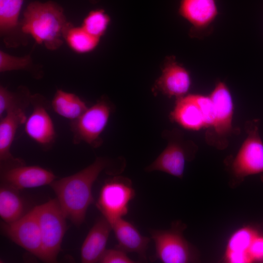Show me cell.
<instances>
[{"label":"cell","instance_id":"obj_15","mask_svg":"<svg viewBox=\"0 0 263 263\" xmlns=\"http://www.w3.org/2000/svg\"><path fill=\"white\" fill-rule=\"evenodd\" d=\"M191 84L188 71L176 61L174 56H169L164 62L161 75L155 81L152 92L177 99L186 95Z\"/></svg>","mask_w":263,"mask_h":263},{"label":"cell","instance_id":"obj_1","mask_svg":"<svg viewBox=\"0 0 263 263\" xmlns=\"http://www.w3.org/2000/svg\"><path fill=\"white\" fill-rule=\"evenodd\" d=\"M125 167L123 158L112 160L98 157L76 173L53 181L49 185L67 219L76 226H80L85 221L88 207L94 202L92 187L99 174L108 170L111 174L117 175Z\"/></svg>","mask_w":263,"mask_h":263},{"label":"cell","instance_id":"obj_27","mask_svg":"<svg viewBox=\"0 0 263 263\" xmlns=\"http://www.w3.org/2000/svg\"><path fill=\"white\" fill-rule=\"evenodd\" d=\"M126 252L116 247L115 249H106L100 258L101 263H134L135 261L131 259Z\"/></svg>","mask_w":263,"mask_h":263},{"label":"cell","instance_id":"obj_9","mask_svg":"<svg viewBox=\"0 0 263 263\" xmlns=\"http://www.w3.org/2000/svg\"><path fill=\"white\" fill-rule=\"evenodd\" d=\"M209 97L213 104L215 116L206 138L210 145L223 150L228 145V137L233 132V100L228 87L222 81L217 83Z\"/></svg>","mask_w":263,"mask_h":263},{"label":"cell","instance_id":"obj_7","mask_svg":"<svg viewBox=\"0 0 263 263\" xmlns=\"http://www.w3.org/2000/svg\"><path fill=\"white\" fill-rule=\"evenodd\" d=\"M135 196V191L131 180L115 175L104 183L96 205L112 225L128 214L129 204Z\"/></svg>","mask_w":263,"mask_h":263},{"label":"cell","instance_id":"obj_6","mask_svg":"<svg viewBox=\"0 0 263 263\" xmlns=\"http://www.w3.org/2000/svg\"><path fill=\"white\" fill-rule=\"evenodd\" d=\"M162 135L167 140V146L145 170L162 171L182 179L186 163L194 158L197 147L191 141L185 140L181 131L177 129L163 131Z\"/></svg>","mask_w":263,"mask_h":263},{"label":"cell","instance_id":"obj_14","mask_svg":"<svg viewBox=\"0 0 263 263\" xmlns=\"http://www.w3.org/2000/svg\"><path fill=\"white\" fill-rule=\"evenodd\" d=\"M0 179L2 184L19 190L50 185L56 176L47 169L24 163L1 167Z\"/></svg>","mask_w":263,"mask_h":263},{"label":"cell","instance_id":"obj_16","mask_svg":"<svg viewBox=\"0 0 263 263\" xmlns=\"http://www.w3.org/2000/svg\"><path fill=\"white\" fill-rule=\"evenodd\" d=\"M27 108L23 106L12 107L0 118V167L24 163L22 159L12 155L11 148L18 128L27 119Z\"/></svg>","mask_w":263,"mask_h":263},{"label":"cell","instance_id":"obj_24","mask_svg":"<svg viewBox=\"0 0 263 263\" xmlns=\"http://www.w3.org/2000/svg\"><path fill=\"white\" fill-rule=\"evenodd\" d=\"M32 94L25 86H20L14 92L0 86V118L12 107L31 105Z\"/></svg>","mask_w":263,"mask_h":263},{"label":"cell","instance_id":"obj_26","mask_svg":"<svg viewBox=\"0 0 263 263\" xmlns=\"http://www.w3.org/2000/svg\"><path fill=\"white\" fill-rule=\"evenodd\" d=\"M259 234L250 226H244L234 232L229 239L225 252H248L255 239Z\"/></svg>","mask_w":263,"mask_h":263},{"label":"cell","instance_id":"obj_12","mask_svg":"<svg viewBox=\"0 0 263 263\" xmlns=\"http://www.w3.org/2000/svg\"><path fill=\"white\" fill-rule=\"evenodd\" d=\"M1 229L10 240L41 260L42 241L36 206L14 222H2Z\"/></svg>","mask_w":263,"mask_h":263},{"label":"cell","instance_id":"obj_17","mask_svg":"<svg viewBox=\"0 0 263 263\" xmlns=\"http://www.w3.org/2000/svg\"><path fill=\"white\" fill-rule=\"evenodd\" d=\"M24 0H0V34L7 47L26 45L27 36L21 29L19 18Z\"/></svg>","mask_w":263,"mask_h":263},{"label":"cell","instance_id":"obj_22","mask_svg":"<svg viewBox=\"0 0 263 263\" xmlns=\"http://www.w3.org/2000/svg\"><path fill=\"white\" fill-rule=\"evenodd\" d=\"M63 38L69 47L78 54L93 51L100 40V38L88 33L82 26L75 27L70 22L63 31Z\"/></svg>","mask_w":263,"mask_h":263},{"label":"cell","instance_id":"obj_8","mask_svg":"<svg viewBox=\"0 0 263 263\" xmlns=\"http://www.w3.org/2000/svg\"><path fill=\"white\" fill-rule=\"evenodd\" d=\"M215 111L209 96L189 94L176 99L170 112V120L190 130L210 128L214 121Z\"/></svg>","mask_w":263,"mask_h":263},{"label":"cell","instance_id":"obj_19","mask_svg":"<svg viewBox=\"0 0 263 263\" xmlns=\"http://www.w3.org/2000/svg\"><path fill=\"white\" fill-rule=\"evenodd\" d=\"M112 227L118 243L116 248L126 253H135L142 261H146L150 238L143 236L134 225L123 218L113 223Z\"/></svg>","mask_w":263,"mask_h":263},{"label":"cell","instance_id":"obj_13","mask_svg":"<svg viewBox=\"0 0 263 263\" xmlns=\"http://www.w3.org/2000/svg\"><path fill=\"white\" fill-rule=\"evenodd\" d=\"M179 14L191 24V37L208 35L219 14L215 0H180Z\"/></svg>","mask_w":263,"mask_h":263},{"label":"cell","instance_id":"obj_11","mask_svg":"<svg viewBox=\"0 0 263 263\" xmlns=\"http://www.w3.org/2000/svg\"><path fill=\"white\" fill-rule=\"evenodd\" d=\"M32 111L24 124L26 135L44 150L55 144L56 133L53 121L48 112L51 103L39 94H32Z\"/></svg>","mask_w":263,"mask_h":263},{"label":"cell","instance_id":"obj_10","mask_svg":"<svg viewBox=\"0 0 263 263\" xmlns=\"http://www.w3.org/2000/svg\"><path fill=\"white\" fill-rule=\"evenodd\" d=\"M247 136L231 167L233 177L241 181L245 177L263 172V142L259 133L258 120L246 123Z\"/></svg>","mask_w":263,"mask_h":263},{"label":"cell","instance_id":"obj_29","mask_svg":"<svg viewBox=\"0 0 263 263\" xmlns=\"http://www.w3.org/2000/svg\"><path fill=\"white\" fill-rule=\"evenodd\" d=\"M93 1H96V0H92Z\"/></svg>","mask_w":263,"mask_h":263},{"label":"cell","instance_id":"obj_18","mask_svg":"<svg viewBox=\"0 0 263 263\" xmlns=\"http://www.w3.org/2000/svg\"><path fill=\"white\" fill-rule=\"evenodd\" d=\"M112 227L103 216L97 219L86 237L81 247V261L83 263L99 262L106 250Z\"/></svg>","mask_w":263,"mask_h":263},{"label":"cell","instance_id":"obj_28","mask_svg":"<svg viewBox=\"0 0 263 263\" xmlns=\"http://www.w3.org/2000/svg\"><path fill=\"white\" fill-rule=\"evenodd\" d=\"M248 253L253 262L263 261V237L259 235L255 239L248 249Z\"/></svg>","mask_w":263,"mask_h":263},{"label":"cell","instance_id":"obj_23","mask_svg":"<svg viewBox=\"0 0 263 263\" xmlns=\"http://www.w3.org/2000/svg\"><path fill=\"white\" fill-rule=\"evenodd\" d=\"M23 70L29 72L34 77L39 79L43 76L40 66L34 64L30 55L19 57L0 51V72Z\"/></svg>","mask_w":263,"mask_h":263},{"label":"cell","instance_id":"obj_25","mask_svg":"<svg viewBox=\"0 0 263 263\" xmlns=\"http://www.w3.org/2000/svg\"><path fill=\"white\" fill-rule=\"evenodd\" d=\"M111 21L102 9L91 11L83 19L81 26L93 36L100 38L105 33Z\"/></svg>","mask_w":263,"mask_h":263},{"label":"cell","instance_id":"obj_21","mask_svg":"<svg viewBox=\"0 0 263 263\" xmlns=\"http://www.w3.org/2000/svg\"><path fill=\"white\" fill-rule=\"evenodd\" d=\"M18 191L5 184H1L0 216L4 222H14L25 214L24 201Z\"/></svg>","mask_w":263,"mask_h":263},{"label":"cell","instance_id":"obj_3","mask_svg":"<svg viewBox=\"0 0 263 263\" xmlns=\"http://www.w3.org/2000/svg\"><path fill=\"white\" fill-rule=\"evenodd\" d=\"M186 225L177 221L169 229H151L150 232L155 244L152 261L163 263H189L198 261V252L184 237Z\"/></svg>","mask_w":263,"mask_h":263},{"label":"cell","instance_id":"obj_20","mask_svg":"<svg viewBox=\"0 0 263 263\" xmlns=\"http://www.w3.org/2000/svg\"><path fill=\"white\" fill-rule=\"evenodd\" d=\"M51 107L56 114L70 121L78 118L88 108L78 95L61 89L56 91Z\"/></svg>","mask_w":263,"mask_h":263},{"label":"cell","instance_id":"obj_2","mask_svg":"<svg viewBox=\"0 0 263 263\" xmlns=\"http://www.w3.org/2000/svg\"><path fill=\"white\" fill-rule=\"evenodd\" d=\"M69 22L63 8L52 1L30 3L23 13L21 29L48 50L58 49L63 43V31Z\"/></svg>","mask_w":263,"mask_h":263},{"label":"cell","instance_id":"obj_4","mask_svg":"<svg viewBox=\"0 0 263 263\" xmlns=\"http://www.w3.org/2000/svg\"><path fill=\"white\" fill-rule=\"evenodd\" d=\"M114 109L108 98L102 96L78 118L71 121L69 125L73 144L84 142L93 148L99 147L103 142L101 135Z\"/></svg>","mask_w":263,"mask_h":263},{"label":"cell","instance_id":"obj_5","mask_svg":"<svg viewBox=\"0 0 263 263\" xmlns=\"http://www.w3.org/2000/svg\"><path fill=\"white\" fill-rule=\"evenodd\" d=\"M40 229L41 261L55 263L67 230L66 217L56 199L36 206Z\"/></svg>","mask_w":263,"mask_h":263}]
</instances>
